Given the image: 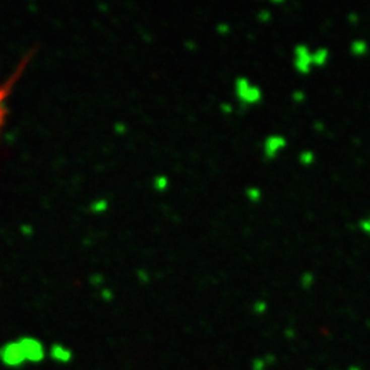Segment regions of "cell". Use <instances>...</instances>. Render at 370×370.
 I'll use <instances>...</instances> for the list:
<instances>
[{"instance_id":"obj_1","label":"cell","mask_w":370,"mask_h":370,"mask_svg":"<svg viewBox=\"0 0 370 370\" xmlns=\"http://www.w3.org/2000/svg\"><path fill=\"white\" fill-rule=\"evenodd\" d=\"M2 360L10 366H18L24 363L26 358H25L24 350L21 343H10L2 350Z\"/></svg>"},{"instance_id":"obj_2","label":"cell","mask_w":370,"mask_h":370,"mask_svg":"<svg viewBox=\"0 0 370 370\" xmlns=\"http://www.w3.org/2000/svg\"><path fill=\"white\" fill-rule=\"evenodd\" d=\"M295 66H296L297 72L302 74L310 73L312 70V51L307 48L304 44H299L295 49Z\"/></svg>"},{"instance_id":"obj_3","label":"cell","mask_w":370,"mask_h":370,"mask_svg":"<svg viewBox=\"0 0 370 370\" xmlns=\"http://www.w3.org/2000/svg\"><path fill=\"white\" fill-rule=\"evenodd\" d=\"M20 343L21 346H22V350H24L26 360L39 362V360L43 359L44 350L43 346L40 344L39 341L33 340V339H24V340H21Z\"/></svg>"},{"instance_id":"obj_4","label":"cell","mask_w":370,"mask_h":370,"mask_svg":"<svg viewBox=\"0 0 370 370\" xmlns=\"http://www.w3.org/2000/svg\"><path fill=\"white\" fill-rule=\"evenodd\" d=\"M331 58V52L327 47H320L317 48L314 52H312L313 65H316L318 68H322L328 64V60Z\"/></svg>"},{"instance_id":"obj_5","label":"cell","mask_w":370,"mask_h":370,"mask_svg":"<svg viewBox=\"0 0 370 370\" xmlns=\"http://www.w3.org/2000/svg\"><path fill=\"white\" fill-rule=\"evenodd\" d=\"M350 51L354 56H365L367 54V51H369V44L365 40L356 39L351 43Z\"/></svg>"},{"instance_id":"obj_6","label":"cell","mask_w":370,"mask_h":370,"mask_svg":"<svg viewBox=\"0 0 370 370\" xmlns=\"http://www.w3.org/2000/svg\"><path fill=\"white\" fill-rule=\"evenodd\" d=\"M52 356L59 362H66V360L70 359V351L68 348H64L62 346H54Z\"/></svg>"},{"instance_id":"obj_7","label":"cell","mask_w":370,"mask_h":370,"mask_svg":"<svg viewBox=\"0 0 370 370\" xmlns=\"http://www.w3.org/2000/svg\"><path fill=\"white\" fill-rule=\"evenodd\" d=\"M5 102H6V92L5 89L0 87V129L3 125V119H5Z\"/></svg>"},{"instance_id":"obj_8","label":"cell","mask_w":370,"mask_h":370,"mask_svg":"<svg viewBox=\"0 0 370 370\" xmlns=\"http://www.w3.org/2000/svg\"><path fill=\"white\" fill-rule=\"evenodd\" d=\"M358 226H359V229L363 232V233L370 236V215L369 217H365V218L359 219Z\"/></svg>"},{"instance_id":"obj_9","label":"cell","mask_w":370,"mask_h":370,"mask_svg":"<svg viewBox=\"0 0 370 370\" xmlns=\"http://www.w3.org/2000/svg\"><path fill=\"white\" fill-rule=\"evenodd\" d=\"M300 159H302V162L304 163V165H312L313 162H314V154L310 151L303 152V155Z\"/></svg>"},{"instance_id":"obj_10","label":"cell","mask_w":370,"mask_h":370,"mask_svg":"<svg viewBox=\"0 0 370 370\" xmlns=\"http://www.w3.org/2000/svg\"><path fill=\"white\" fill-rule=\"evenodd\" d=\"M347 20H348L350 24L356 25L358 22H359V15L356 14V13H354V11H351L350 14H348V17H347Z\"/></svg>"},{"instance_id":"obj_11","label":"cell","mask_w":370,"mask_h":370,"mask_svg":"<svg viewBox=\"0 0 370 370\" xmlns=\"http://www.w3.org/2000/svg\"><path fill=\"white\" fill-rule=\"evenodd\" d=\"M303 98H304V95H303L302 92L295 93V99H296V100H303Z\"/></svg>"}]
</instances>
